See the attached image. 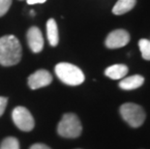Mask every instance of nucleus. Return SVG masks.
I'll use <instances>...</instances> for the list:
<instances>
[{
  "label": "nucleus",
  "instance_id": "13",
  "mask_svg": "<svg viewBox=\"0 0 150 149\" xmlns=\"http://www.w3.org/2000/svg\"><path fill=\"white\" fill-rule=\"evenodd\" d=\"M139 47L142 52V58L145 60H150V40L140 39L139 41Z\"/></svg>",
  "mask_w": 150,
  "mask_h": 149
},
{
  "label": "nucleus",
  "instance_id": "15",
  "mask_svg": "<svg viewBox=\"0 0 150 149\" xmlns=\"http://www.w3.org/2000/svg\"><path fill=\"white\" fill-rule=\"evenodd\" d=\"M12 0H0V17H3L11 7Z\"/></svg>",
  "mask_w": 150,
  "mask_h": 149
},
{
  "label": "nucleus",
  "instance_id": "4",
  "mask_svg": "<svg viewBox=\"0 0 150 149\" xmlns=\"http://www.w3.org/2000/svg\"><path fill=\"white\" fill-rule=\"evenodd\" d=\"M119 110L122 118L133 128H139L145 121L146 114L144 109L137 104H123Z\"/></svg>",
  "mask_w": 150,
  "mask_h": 149
},
{
  "label": "nucleus",
  "instance_id": "11",
  "mask_svg": "<svg viewBox=\"0 0 150 149\" xmlns=\"http://www.w3.org/2000/svg\"><path fill=\"white\" fill-rule=\"evenodd\" d=\"M47 35L50 45L52 47H56L59 42L58 27H57L56 21L53 18H50L47 23Z\"/></svg>",
  "mask_w": 150,
  "mask_h": 149
},
{
  "label": "nucleus",
  "instance_id": "6",
  "mask_svg": "<svg viewBox=\"0 0 150 149\" xmlns=\"http://www.w3.org/2000/svg\"><path fill=\"white\" fill-rule=\"evenodd\" d=\"M129 42L130 34L124 29H116L108 35L105 44L108 49H120L125 47Z\"/></svg>",
  "mask_w": 150,
  "mask_h": 149
},
{
  "label": "nucleus",
  "instance_id": "10",
  "mask_svg": "<svg viewBox=\"0 0 150 149\" xmlns=\"http://www.w3.org/2000/svg\"><path fill=\"white\" fill-rule=\"evenodd\" d=\"M128 73V67L124 64H115L110 66L105 71V75L111 80H121Z\"/></svg>",
  "mask_w": 150,
  "mask_h": 149
},
{
  "label": "nucleus",
  "instance_id": "7",
  "mask_svg": "<svg viewBox=\"0 0 150 149\" xmlns=\"http://www.w3.org/2000/svg\"><path fill=\"white\" fill-rule=\"evenodd\" d=\"M52 77L47 70H38L28 78V85L31 89H39L52 83Z\"/></svg>",
  "mask_w": 150,
  "mask_h": 149
},
{
  "label": "nucleus",
  "instance_id": "9",
  "mask_svg": "<svg viewBox=\"0 0 150 149\" xmlns=\"http://www.w3.org/2000/svg\"><path fill=\"white\" fill-rule=\"evenodd\" d=\"M143 82H144V78L142 76L135 75L128 78H123L119 82V86L124 90H134L142 86Z\"/></svg>",
  "mask_w": 150,
  "mask_h": 149
},
{
  "label": "nucleus",
  "instance_id": "1",
  "mask_svg": "<svg viewBox=\"0 0 150 149\" xmlns=\"http://www.w3.org/2000/svg\"><path fill=\"white\" fill-rule=\"evenodd\" d=\"M22 49L20 41L14 35L0 38V64L2 66H14L21 59Z\"/></svg>",
  "mask_w": 150,
  "mask_h": 149
},
{
  "label": "nucleus",
  "instance_id": "2",
  "mask_svg": "<svg viewBox=\"0 0 150 149\" xmlns=\"http://www.w3.org/2000/svg\"><path fill=\"white\" fill-rule=\"evenodd\" d=\"M55 74L63 83L71 86L81 84L84 81V74L79 67L67 62L58 63L55 66Z\"/></svg>",
  "mask_w": 150,
  "mask_h": 149
},
{
  "label": "nucleus",
  "instance_id": "16",
  "mask_svg": "<svg viewBox=\"0 0 150 149\" xmlns=\"http://www.w3.org/2000/svg\"><path fill=\"white\" fill-rule=\"evenodd\" d=\"M8 99L5 97H0V116H1L5 112L6 106H7Z\"/></svg>",
  "mask_w": 150,
  "mask_h": 149
},
{
  "label": "nucleus",
  "instance_id": "3",
  "mask_svg": "<svg viewBox=\"0 0 150 149\" xmlns=\"http://www.w3.org/2000/svg\"><path fill=\"white\" fill-rule=\"evenodd\" d=\"M58 134L63 138H76L81 136L82 127L79 117L74 113H66L57 127Z\"/></svg>",
  "mask_w": 150,
  "mask_h": 149
},
{
  "label": "nucleus",
  "instance_id": "18",
  "mask_svg": "<svg viewBox=\"0 0 150 149\" xmlns=\"http://www.w3.org/2000/svg\"><path fill=\"white\" fill-rule=\"evenodd\" d=\"M47 0H26L27 4L33 5V4H38V3H45Z\"/></svg>",
  "mask_w": 150,
  "mask_h": 149
},
{
  "label": "nucleus",
  "instance_id": "8",
  "mask_svg": "<svg viewBox=\"0 0 150 149\" xmlns=\"http://www.w3.org/2000/svg\"><path fill=\"white\" fill-rule=\"evenodd\" d=\"M27 43L33 52L38 53L44 47V37L41 30L36 26L29 28L27 31Z\"/></svg>",
  "mask_w": 150,
  "mask_h": 149
},
{
  "label": "nucleus",
  "instance_id": "12",
  "mask_svg": "<svg viewBox=\"0 0 150 149\" xmlns=\"http://www.w3.org/2000/svg\"><path fill=\"white\" fill-rule=\"evenodd\" d=\"M137 0H118L112 8V13L116 16H120L130 12L135 7Z\"/></svg>",
  "mask_w": 150,
  "mask_h": 149
},
{
  "label": "nucleus",
  "instance_id": "14",
  "mask_svg": "<svg viewBox=\"0 0 150 149\" xmlns=\"http://www.w3.org/2000/svg\"><path fill=\"white\" fill-rule=\"evenodd\" d=\"M0 149H20V142L15 138H6L1 142Z\"/></svg>",
  "mask_w": 150,
  "mask_h": 149
},
{
  "label": "nucleus",
  "instance_id": "17",
  "mask_svg": "<svg viewBox=\"0 0 150 149\" xmlns=\"http://www.w3.org/2000/svg\"><path fill=\"white\" fill-rule=\"evenodd\" d=\"M30 149H50L47 145L43 144V143H36L33 144L32 146L30 147Z\"/></svg>",
  "mask_w": 150,
  "mask_h": 149
},
{
  "label": "nucleus",
  "instance_id": "5",
  "mask_svg": "<svg viewBox=\"0 0 150 149\" xmlns=\"http://www.w3.org/2000/svg\"><path fill=\"white\" fill-rule=\"evenodd\" d=\"M15 125L23 132H29L34 128V119L29 110L23 107H17L12 112Z\"/></svg>",
  "mask_w": 150,
  "mask_h": 149
}]
</instances>
